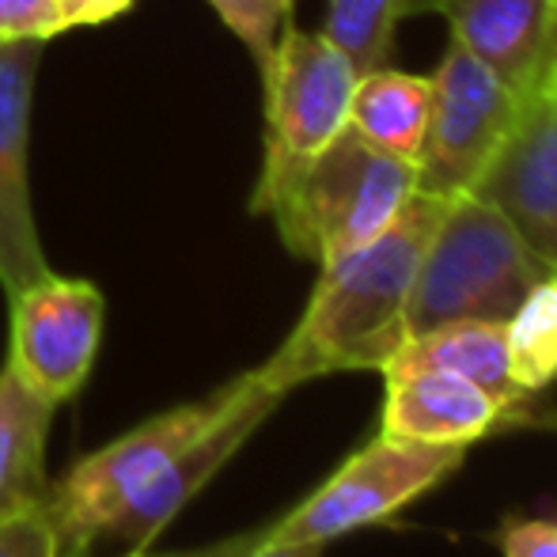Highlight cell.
Returning <instances> with one entry per match:
<instances>
[{
  "label": "cell",
  "instance_id": "5b68a950",
  "mask_svg": "<svg viewBox=\"0 0 557 557\" xmlns=\"http://www.w3.org/2000/svg\"><path fill=\"white\" fill-rule=\"evenodd\" d=\"M462 459H467V447L418 444L380 433L357 447L293 512L273 520L265 528V539L326 546L352 531H364L433 493L462 467Z\"/></svg>",
  "mask_w": 557,
  "mask_h": 557
},
{
  "label": "cell",
  "instance_id": "44dd1931",
  "mask_svg": "<svg viewBox=\"0 0 557 557\" xmlns=\"http://www.w3.org/2000/svg\"><path fill=\"white\" fill-rule=\"evenodd\" d=\"M500 557H557V512H508L493 531Z\"/></svg>",
  "mask_w": 557,
  "mask_h": 557
},
{
  "label": "cell",
  "instance_id": "cb8c5ba5",
  "mask_svg": "<svg viewBox=\"0 0 557 557\" xmlns=\"http://www.w3.org/2000/svg\"><path fill=\"white\" fill-rule=\"evenodd\" d=\"M265 528L258 531H243V535H232L224 543H213V546H198V550H168V554H156V550H133L125 557H243L250 554L258 543H262Z\"/></svg>",
  "mask_w": 557,
  "mask_h": 557
},
{
  "label": "cell",
  "instance_id": "ba28073f",
  "mask_svg": "<svg viewBox=\"0 0 557 557\" xmlns=\"http://www.w3.org/2000/svg\"><path fill=\"white\" fill-rule=\"evenodd\" d=\"M8 308L12 342L4 364H12L38 395L53 398L58 406L69 403L88 383L103 345V293L91 281L46 273L23 293L8 296Z\"/></svg>",
  "mask_w": 557,
  "mask_h": 557
},
{
  "label": "cell",
  "instance_id": "ac0fdd59",
  "mask_svg": "<svg viewBox=\"0 0 557 557\" xmlns=\"http://www.w3.org/2000/svg\"><path fill=\"white\" fill-rule=\"evenodd\" d=\"M403 20L406 0H331L323 35L357 65V73H372L391 65Z\"/></svg>",
  "mask_w": 557,
  "mask_h": 557
},
{
  "label": "cell",
  "instance_id": "484cf974",
  "mask_svg": "<svg viewBox=\"0 0 557 557\" xmlns=\"http://www.w3.org/2000/svg\"><path fill=\"white\" fill-rule=\"evenodd\" d=\"M418 4H421V0H406V15H413V12H418Z\"/></svg>",
  "mask_w": 557,
  "mask_h": 557
},
{
  "label": "cell",
  "instance_id": "2e32d148",
  "mask_svg": "<svg viewBox=\"0 0 557 557\" xmlns=\"http://www.w3.org/2000/svg\"><path fill=\"white\" fill-rule=\"evenodd\" d=\"M429 114H433V76L398 73L383 65L360 73L349 103V129H357L383 152L413 163L425 140Z\"/></svg>",
  "mask_w": 557,
  "mask_h": 557
},
{
  "label": "cell",
  "instance_id": "7a4b0ae2",
  "mask_svg": "<svg viewBox=\"0 0 557 557\" xmlns=\"http://www.w3.org/2000/svg\"><path fill=\"white\" fill-rule=\"evenodd\" d=\"M413 190L418 171L410 160L383 152L357 129H342L308 163L258 183L250 213L270 216L296 258L326 265L387 232Z\"/></svg>",
  "mask_w": 557,
  "mask_h": 557
},
{
  "label": "cell",
  "instance_id": "603a6c76",
  "mask_svg": "<svg viewBox=\"0 0 557 557\" xmlns=\"http://www.w3.org/2000/svg\"><path fill=\"white\" fill-rule=\"evenodd\" d=\"M137 0H58L61 15H65L69 30L76 27H96V23H107L114 15L129 12Z\"/></svg>",
  "mask_w": 557,
  "mask_h": 557
},
{
  "label": "cell",
  "instance_id": "3957f363",
  "mask_svg": "<svg viewBox=\"0 0 557 557\" xmlns=\"http://www.w3.org/2000/svg\"><path fill=\"white\" fill-rule=\"evenodd\" d=\"M523 235L478 194H462L436 224L406 311V334L444 323H508L520 300L550 273Z\"/></svg>",
  "mask_w": 557,
  "mask_h": 557
},
{
  "label": "cell",
  "instance_id": "277c9868",
  "mask_svg": "<svg viewBox=\"0 0 557 557\" xmlns=\"http://www.w3.org/2000/svg\"><path fill=\"white\" fill-rule=\"evenodd\" d=\"M239 380L216 387L213 395L198 403L175 406L168 413L140 421L114 444L84 455L58 485H50L42 500V512L53 528L61 557H84L103 539V531L114 523L129 500L152 485V478L183 451L201 429H209L224 413V406L235 398Z\"/></svg>",
  "mask_w": 557,
  "mask_h": 557
},
{
  "label": "cell",
  "instance_id": "7c38bea8",
  "mask_svg": "<svg viewBox=\"0 0 557 557\" xmlns=\"http://www.w3.org/2000/svg\"><path fill=\"white\" fill-rule=\"evenodd\" d=\"M474 194L500 209L523 243L557 270V65L543 88L523 99L520 122Z\"/></svg>",
  "mask_w": 557,
  "mask_h": 557
},
{
  "label": "cell",
  "instance_id": "ffe728a7",
  "mask_svg": "<svg viewBox=\"0 0 557 557\" xmlns=\"http://www.w3.org/2000/svg\"><path fill=\"white\" fill-rule=\"evenodd\" d=\"M65 30L58 0H0V42H50Z\"/></svg>",
  "mask_w": 557,
  "mask_h": 557
},
{
  "label": "cell",
  "instance_id": "5bb4252c",
  "mask_svg": "<svg viewBox=\"0 0 557 557\" xmlns=\"http://www.w3.org/2000/svg\"><path fill=\"white\" fill-rule=\"evenodd\" d=\"M58 403L20 380L12 364L0 368V520L42 505L46 441Z\"/></svg>",
  "mask_w": 557,
  "mask_h": 557
},
{
  "label": "cell",
  "instance_id": "52a82bcc",
  "mask_svg": "<svg viewBox=\"0 0 557 557\" xmlns=\"http://www.w3.org/2000/svg\"><path fill=\"white\" fill-rule=\"evenodd\" d=\"M523 99L462 46H447L433 73V114L413 160L418 190L436 198L474 194L516 129Z\"/></svg>",
  "mask_w": 557,
  "mask_h": 557
},
{
  "label": "cell",
  "instance_id": "6da1fadb",
  "mask_svg": "<svg viewBox=\"0 0 557 557\" xmlns=\"http://www.w3.org/2000/svg\"><path fill=\"white\" fill-rule=\"evenodd\" d=\"M455 198L413 190L403 213L372 243L319 265L315 293L300 323L265 364V383L296 391L334 372H383L406 345V311L418 281V265Z\"/></svg>",
  "mask_w": 557,
  "mask_h": 557
},
{
  "label": "cell",
  "instance_id": "30bf717a",
  "mask_svg": "<svg viewBox=\"0 0 557 557\" xmlns=\"http://www.w3.org/2000/svg\"><path fill=\"white\" fill-rule=\"evenodd\" d=\"M42 42H0V288L23 293L50 270L30 201V103Z\"/></svg>",
  "mask_w": 557,
  "mask_h": 557
},
{
  "label": "cell",
  "instance_id": "9a60e30c",
  "mask_svg": "<svg viewBox=\"0 0 557 557\" xmlns=\"http://www.w3.org/2000/svg\"><path fill=\"white\" fill-rule=\"evenodd\" d=\"M383 372H447L470 383L497 391V395L531 398L516 391L508 375V345L505 323H444L425 334L406 337V345L383 364ZM380 372V375H383Z\"/></svg>",
  "mask_w": 557,
  "mask_h": 557
},
{
  "label": "cell",
  "instance_id": "d6986e66",
  "mask_svg": "<svg viewBox=\"0 0 557 557\" xmlns=\"http://www.w3.org/2000/svg\"><path fill=\"white\" fill-rule=\"evenodd\" d=\"M293 4L296 0H209V8L221 15L224 27L247 46L258 73L270 65L281 30L293 23Z\"/></svg>",
  "mask_w": 557,
  "mask_h": 557
},
{
  "label": "cell",
  "instance_id": "e0dca14e",
  "mask_svg": "<svg viewBox=\"0 0 557 557\" xmlns=\"http://www.w3.org/2000/svg\"><path fill=\"white\" fill-rule=\"evenodd\" d=\"M508 375L516 391L539 398L557 383V270L546 273L505 323Z\"/></svg>",
  "mask_w": 557,
  "mask_h": 557
},
{
  "label": "cell",
  "instance_id": "4fadbf2b",
  "mask_svg": "<svg viewBox=\"0 0 557 557\" xmlns=\"http://www.w3.org/2000/svg\"><path fill=\"white\" fill-rule=\"evenodd\" d=\"M451 27V42L474 53L520 99L535 96L557 65V0H421Z\"/></svg>",
  "mask_w": 557,
  "mask_h": 557
},
{
  "label": "cell",
  "instance_id": "7402d4cb",
  "mask_svg": "<svg viewBox=\"0 0 557 557\" xmlns=\"http://www.w3.org/2000/svg\"><path fill=\"white\" fill-rule=\"evenodd\" d=\"M0 557H61L42 505L0 520Z\"/></svg>",
  "mask_w": 557,
  "mask_h": 557
},
{
  "label": "cell",
  "instance_id": "8992f818",
  "mask_svg": "<svg viewBox=\"0 0 557 557\" xmlns=\"http://www.w3.org/2000/svg\"><path fill=\"white\" fill-rule=\"evenodd\" d=\"M258 76L265 88V160L258 183H273L349 129L360 73L323 30L311 35L288 23Z\"/></svg>",
  "mask_w": 557,
  "mask_h": 557
},
{
  "label": "cell",
  "instance_id": "d4e9b609",
  "mask_svg": "<svg viewBox=\"0 0 557 557\" xmlns=\"http://www.w3.org/2000/svg\"><path fill=\"white\" fill-rule=\"evenodd\" d=\"M323 550L326 546H315V543H273V539L262 535V543L243 557H323Z\"/></svg>",
  "mask_w": 557,
  "mask_h": 557
},
{
  "label": "cell",
  "instance_id": "8fae6325",
  "mask_svg": "<svg viewBox=\"0 0 557 557\" xmlns=\"http://www.w3.org/2000/svg\"><path fill=\"white\" fill-rule=\"evenodd\" d=\"M516 425H539V398L497 395L447 372H383L380 433L470 447Z\"/></svg>",
  "mask_w": 557,
  "mask_h": 557
},
{
  "label": "cell",
  "instance_id": "9c48e42d",
  "mask_svg": "<svg viewBox=\"0 0 557 557\" xmlns=\"http://www.w3.org/2000/svg\"><path fill=\"white\" fill-rule=\"evenodd\" d=\"M281 398H285V391L265 383L258 368L239 375V391H235V398L224 406L221 418L209 429H201V433L152 478V485L114 516V523L103 531V539L125 546L129 554L148 550V546L156 543V535H160V531L221 474L227 462L235 459V451L262 429V421L277 410Z\"/></svg>",
  "mask_w": 557,
  "mask_h": 557
}]
</instances>
